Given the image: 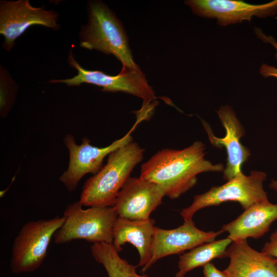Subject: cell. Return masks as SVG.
Returning a JSON list of instances; mask_svg holds the SVG:
<instances>
[{"label":"cell","instance_id":"cell-1","mask_svg":"<svg viewBox=\"0 0 277 277\" xmlns=\"http://www.w3.org/2000/svg\"><path fill=\"white\" fill-rule=\"evenodd\" d=\"M205 156L200 141L182 150L163 149L142 165L140 177L160 185L166 196L175 199L196 184L199 174L223 171L222 164H213Z\"/></svg>","mask_w":277,"mask_h":277},{"label":"cell","instance_id":"cell-2","mask_svg":"<svg viewBox=\"0 0 277 277\" xmlns=\"http://www.w3.org/2000/svg\"><path fill=\"white\" fill-rule=\"evenodd\" d=\"M144 152L132 141L111 152L106 164L85 182L80 202L88 207L113 206L132 170L142 161Z\"/></svg>","mask_w":277,"mask_h":277},{"label":"cell","instance_id":"cell-3","mask_svg":"<svg viewBox=\"0 0 277 277\" xmlns=\"http://www.w3.org/2000/svg\"><path fill=\"white\" fill-rule=\"evenodd\" d=\"M80 37L81 47L112 54L122 66L139 68L133 61L121 22L103 3H90L89 22L82 30Z\"/></svg>","mask_w":277,"mask_h":277},{"label":"cell","instance_id":"cell-4","mask_svg":"<svg viewBox=\"0 0 277 277\" xmlns=\"http://www.w3.org/2000/svg\"><path fill=\"white\" fill-rule=\"evenodd\" d=\"M80 201L68 205L64 211V222L53 235L56 244L75 240L112 244V229L117 213L114 206L90 207L83 209Z\"/></svg>","mask_w":277,"mask_h":277},{"label":"cell","instance_id":"cell-5","mask_svg":"<svg viewBox=\"0 0 277 277\" xmlns=\"http://www.w3.org/2000/svg\"><path fill=\"white\" fill-rule=\"evenodd\" d=\"M70 66L77 70V74L65 80H52L50 83H62L68 86H80L88 83L102 88L104 92H123L139 97L143 100V116H149L155 107L156 97L140 68L122 66L116 75H110L98 70H87L75 60L70 51L68 57Z\"/></svg>","mask_w":277,"mask_h":277},{"label":"cell","instance_id":"cell-6","mask_svg":"<svg viewBox=\"0 0 277 277\" xmlns=\"http://www.w3.org/2000/svg\"><path fill=\"white\" fill-rule=\"evenodd\" d=\"M64 222V216L31 221L25 223L12 245L10 261L13 274L32 272L42 264L55 232Z\"/></svg>","mask_w":277,"mask_h":277},{"label":"cell","instance_id":"cell-7","mask_svg":"<svg viewBox=\"0 0 277 277\" xmlns=\"http://www.w3.org/2000/svg\"><path fill=\"white\" fill-rule=\"evenodd\" d=\"M265 172L252 171L249 175L241 173L220 186H213L208 191L194 197L192 203L184 208L180 214L184 221L192 220L198 210L224 202H238L245 210L257 204L268 201L263 182L266 179Z\"/></svg>","mask_w":277,"mask_h":277},{"label":"cell","instance_id":"cell-8","mask_svg":"<svg viewBox=\"0 0 277 277\" xmlns=\"http://www.w3.org/2000/svg\"><path fill=\"white\" fill-rule=\"evenodd\" d=\"M135 125L123 137L102 148L91 145L86 137L83 138L81 145H77L73 135L67 134L63 141L69 151V162L67 169L60 176V181L68 191H74L84 176L88 173L94 175L101 170L107 156L133 141L131 133Z\"/></svg>","mask_w":277,"mask_h":277},{"label":"cell","instance_id":"cell-9","mask_svg":"<svg viewBox=\"0 0 277 277\" xmlns=\"http://www.w3.org/2000/svg\"><path fill=\"white\" fill-rule=\"evenodd\" d=\"M58 14L53 10L31 6L28 0L1 1L0 5V33L5 37L3 47L8 51L14 41L33 25H41L54 29Z\"/></svg>","mask_w":277,"mask_h":277},{"label":"cell","instance_id":"cell-10","mask_svg":"<svg viewBox=\"0 0 277 277\" xmlns=\"http://www.w3.org/2000/svg\"><path fill=\"white\" fill-rule=\"evenodd\" d=\"M166 196L163 188L152 182L130 177L113 205L118 216L133 220L150 219L151 213Z\"/></svg>","mask_w":277,"mask_h":277},{"label":"cell","instance_id":"cell-11","mask_svg":"<svg viewBox=\"0 0 277 277\" xmlns=\"http://www.w3.org/2000/svg\"><path fill=\"white\" fill-rule=\"evenodd\" d=\"M223 231L205 232L197 228L192 220L184 221L183 225L172 229L155 227L153 236L152 254L150 262L142 267L145 272L157 260L165 256L182 253L205 243L215 240Z\"/></svg>","mask_w":277,"mask_h":277},{"label":"cell","instance_id":"cell-12","mask_svg":"<svg viewBox=\"0 0 277 277\" xmlns=\"http://www.w3.org/2000/svg\"><path fill=\"white\" fill-rule=\"evenodd\" d=\"M193 12L200 16L216 18L218 24L227 26L254 16L265 17L277 12V0L253 5L238 0H190L185 2Z\"/></svg>","mask_w":277,"mask_h":277},{"label":"cell","instance_id":"cell-13","mask_svg":"<svg viewBox=\"0 0 277 277\" xmlns=\"http://www.w3.org/2000/svg\"><path fill=\"white\" fill-rule=\"evenodd\" d=\"M217 113L226 131L224 137L215 136L209 125L205 121H202V123L211 144L217 148L224 147L227 151V164L224 169L223 178L228 181L243 173V164L250 153L240 141L245 134L244 130L232 108L227 105L223 106Z\"/></svg>","mask_w":277,"mask_h":277},{"label":"cell","instance_id":"cell-14","mask_svg":"<svg viewBox=\"0 0 277 277\" xmlns=\"http://www.w3.org/2000/svg\"><path fill=\"white\" fill-rule=\"evenodd\" d=\"M227 258V277H277V258L252 248L247 240L232 242Z\"/></svg>","mask_w":277,"mask_h":277},{"label":"cell","instance_id":"cell-15","mask_svg":"<svg viewBox=\"0 0 277 277\" xmlns=\"http://www.w3.org/2000/svg\"><path fill=\"white\" fill-rule=\"evenodd\" d=\"M154 223L150 218L133 220L118 216L112 229V245L120 252L125 243H130L138 252L137 266H145L151 258Z\"/></svg>","mask_w":277,"mask_h":277},{"label":"cell","instance_id":"cell-16","mask_svg":"<svg viewBox=\"0 0 277 277\" xmlns=\"http://www.w3.org/2000/svg\"><path fill=\"white\" fill-rule=\"evenodd\" d=\"M277 219V204L268 201L255 204L247 208L236 219L224 225L221 228L228 233V238L232 242L258 239L269 230Z\"/></svg>","mask_w":277,"mask_h":277},{"label":"cell","instance_id":"cell-17","mask_svg":"<svg viewBox=\"0 0 277 277\" xmlns=\"http://www.w3.org/2000/svg\"><path fill=\"white\" fill-rule=\"evenodd\" d=\"M232 241L229 238L201 244L180 255L175 277H184L191 270L215 259L227 258V249Z\"/></svg>","mask_w":277,"mask_h":277},{"label":"cell","instance_id":"cell-18","mask_svg":"<svg viewBox=\"0 0 277 277\" xmlns=\"http://www.w3.org/2000/svg\"><path fill=\"white\" fill-rule=\"evenodd\" d=\"M91 252L94 260L103 265L108 277H149L137 274V265H131L122 258L112 244L93 243Z\"/></svg>","mask_w":277,"mask_h":277},{"label":"cell","instance_id":"cell-19","mask_svg":"<svg viewBox=\"0 0 277 277\" xmlns=\"http://www.w3.org/2000/svg\"><path fill=\"white\" fill-rule=\"evenodd\" d=\"M255 32L260 39L272 45L277 51V42L274 38L271 36H266L259 28H255ZM275 56L277 60V52ZM260 72L264 77H274L277 78V68L266 64L262 65L260 68Z\"/></svg>","mask_w":277,"mask_h":277},{"label":"cell","instance_id":"cell-20","mask_svg":"<svg viewBox=\"0 0 277 277\" xmlns=\"http://www.w3.org/2000/svg\"><path fill=\"white\" fill-rule=\"evenodd\" d=\"M261 252L277 258V230L273 232L266 242Z\"/></svg>","mask_w":277,"mask_h":277},{"label":"cell","instance_id":"cell-21","mask_svg":"<svg viewBox=\"0 0 277 277\" xmlns=\"http://www.w3.org/2000/svg\"><path fill=\"white\" fill-rule=\"evenodd\" d=\"M203 273L204 277H227L223 270H220L211 263L203 266Z\"/></svg>","mask_w":277,"mask_h":277},{"label":"cell","instance_id":"cell-22","mask_svg":"<svg viewBox=\"0 0 277 277\" xmlns=\"http://www.w3.org/2000/svg\"><path fill=\"white\" fill-rule=\"evenodd\" d=\"M269 187L270 188L277 190V181L273 180L270 184Z\"/></svg>","mask_w":277,"mask_h":277}]
</instances>
